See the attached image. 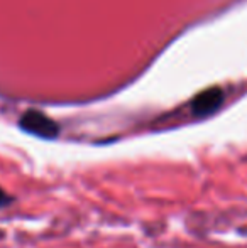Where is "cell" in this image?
I'll list each match as a JSON object with an SVG mask.
<instances>
[{"label":"cell","instance_id":"1","mask_svg":"<svg viewBox=\"0 0 247 248\" xmlns=\"http://www.w3.org/2000/svg\"><path fill=\"white\" fill-rule=\"evenodd\" d=\"M20 128L26 130L27 134H33L41 139H54L60 132L56 122H53L49 117L37 110H29L20 117L19 122Z\"/></svg>","mask_w":247,"mask_h":248},{"label":"cell","instance_id":"2","mask_svg":"<svg viewBox=\"0 0 247 248\" xmlns=\"http://www.w3.org/2000/svg\"><path fill=\"white\" fill-rule=\"evenodd\" d=\"M224 101V93L218 88H212L200 93L193 101V113L197 115H208L215 111Z\"/></svg>","mask_w":247,"mask_h":248},{"label":"cell","instance_id":"3","mask_svg":"<svg viewBox=\"0 0 247 248\" xmlns=\"http://www.w3.org/2000/svg\"><path fill=\"white\" fill-rule=\"evenodd\" d=\"M10 201V198L7 196L5 194V191L2 189V187H0V206H3V204H7V202Z\"/></svg>","mask_w":247,"mask_h":248}]
</instances>
